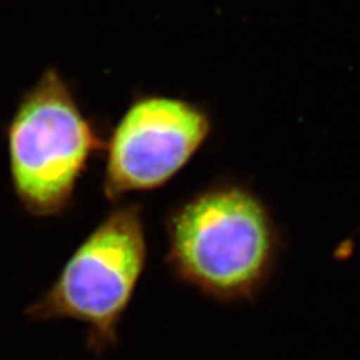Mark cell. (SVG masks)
<instances>
[{"label":"cell","mask_w":360,"mask_h":360,"mask_svg":"<svg viewBox=\"0 0 360 360\" xmlns=\"http://www.w3.org/2000/svg\"><path fill=\"white\" fill-rule=\"evenodd\" d=\"M170 274L221 303L250 302L272 276L279 234L252 189L217 180L180 200L164 218Z\"/></svg>","instance_id":"obj_1"},{"label":"cell","mask_w":360,"mask_h":360,"mask_svg":"<svg viewBox=\"0 0 360 360\" xmlns=\"http://www.w3.org/2000/svg\"><path fill=\"white\" fill-rule=\"evenodd\" d=\"M5 140L14 195L35 218L70 210L90 160L105 148L98 123L56 68H47L20 96Z\"/></svg>","instance_id":"obj_2"},{"label":"cell","mask_w":360,"mask_h":360,"mask_svg":"<svg viewBox=\"0 0 360 360\" xmlns=\"http://www.w3.org/2000/svg\"><path fill=\"white\" fill-rule=\"evenodd\" d=\"M140 202H116L68 258L53 284L26 308L35 323L70 319L87 326V348L103 354L119 342V326L148 263Z\"/></svg>","instance_id":"obj_3"},{"label":"cell","mask_w":360,"mask_h":360,"mask_svg":"<svg viewBox=\"0 0 360 360\" xmlns=\"http://www.w3.org/2000/svg\"><path fill=\"white\" fill-rule=\"evenodd\" d=\"M213 131L206 105L186 98L135 96L105 140L103 194L120 202L160 189L184 170Z\"/></svg>","instance_id":"obj_4"}]
</instances>
